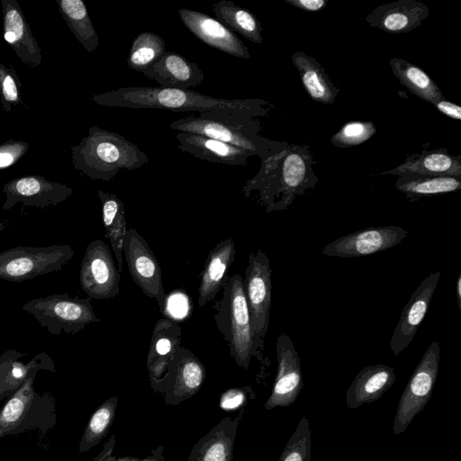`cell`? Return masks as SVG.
Masks as SVG:
<instances>
[{
  "label": "cell",
  "mask_w": 461,
  "mask_h": 461,
  "mask_svg": "<svg viewBox=\"0 0 461 461\" xmlns=\"http://www.w3.org/2000/svg\"><path fill=\"white\" fill-rule=\"evenodd\" d=\"M27 353L18 351L16 349H8L0 355V401L1 398V388L5 377L6 376L13 362L21 359L25 357Z\"/></svg>",
  "instance_id": "cell-42"
},
{
  "label": "cell",
  "mask_w": 461,
  "mask_h": 461,
  "mask_svg": "<svg viewBox=\"0 0 461 461\" xmlns=\"http://www.w3.org/2000/svg\"><path fill=\"white\" fill-rule=\"evenodd\" d=\"M395 77L413 95L435 104L443 95L434 80L420 67L400 58L389 61Z\"/></svg>",
  "instance_id": "cell-29"
},
{
  "label": "cell",
  "mask_w": 461,
  "mask_h": 461,
  "mask_svg": "<svg viewBox=\"0 0 461 461\" xmlns=\"http://www.w3.org/2000/svg\"><path fill=\"white\" fill-rule=\"evenodd\" d=\"M177 149L195 158L228 166H245L254 154L243 149L205 136L178 132Z\"/></svg>",
  "instance_id": "cell-24"
},
{
  "label": "cell",
  "mask_w": 461,
  "mask_h": 461,
  "mask_svg": "<svg viewBox=\"0 0 461 461\" xmlns=\"http://www.w3.org/2000/svg\"><path fill=\"white\" fill-rule=\"evenodd\" d=\"M212 10L216 19L234 33H240L256 44L263 42L261 23L249 10L230 0H221L213 4Z\"/></svg>",
  "instance_id": "cell-28"
},
{
  "label": "cell",
  "mask_w": 461,
  "mask_h": 461,
  "mask_svg": "<svg viewBox=\"0 0 461 461\" xmlns=\"http://www.w3.org/2000/svg\"><path fill=\"white\" fill-rule=\"evenodd\" d=\"M3 5L5 32H11L14 35L13 44L14 50L25 62L39 66L41 63L40 50L23 19V14L10 2L3 1Z\"/></svg>",
  "instance_id": "cell-31"
},
{
  "label": "cell",
  "mask_w": 461,
  "mask_h": 461,
  "mask_svg": "<svg viewBox=\"0 0 461 461\" xmlns=\"http://www.w3.org/2000/svg\"><path fill=\"white\" fill-rule=\"evenodd\" d=\"M396 382L394 369L384 364L367 366L355 376L346 391V406L357 409L380 399Z\"/></svg>",
  "instance_id": "cell-22"
},
{
  "label": "cell",
  "mask_w": 461,
  "mask_h": 461,
  "mask_svg": "<svg viewBox=\"0 0 461 461\" xmlns=\"http://www.w3.org/2000/svg\"><path fill=\"white\" fill-rule=\"evenodd\" d=\"M60 9L77 39L87 51H94L97 48L99 41L84 2L62 0Z\"/></svg>",
  "instance_id": "cell-32"
},
{
  "label": "cell",
  "mask_w": 461,
  "mask_h": 461,
  "mask_svg": "<svg viewBox=\"0 0 461 461\" xmlns=\"http://www.w3.org/2000/svg\"><path fill=\"white\" fill-rule=\"evenodd\" d=\"M287 4L306 12H319L322 10L327 0H285Z\"/></svg>",
  "instance_id": "cell-45"
},
{
  "label": "cell",
  "mask_w": 461,
  "mask_h": 461,
  "mask_svg": "<svg viewBox=\"0 0 461 461\" xmlns=\"http://www.w3.org/2000/svg\"><path fill=\"white\" fill-rule=\"evenodd\" d=\"M76 168L94 180L110 181L122 169L133 170L149 162V157L124 136L96 126L74 148Z\"/></svg>",
  "instance_id": "cell-2"
},
{
  "label": "cell",
  "mask_w": 461,
  "mask_h": 461,
  "mask_svg": "<svg viewBox=\"0 0 461 461\" xmlns=\"http://www.w3.org/2000/svg\"><path fill=\"white\" fill-rule=\"evenodd\" d=\"M143 75L164 88L191 89L204 80V74L196 63L175 51H166Z\"/></svg>",
  "instance_id": "cell-20"
},
{
  "label": "cell",
  "mask_w": 461,
  "mask_h": 461,
  "mask_svg": "<svg viewBox=\"0 0 461 461\" xmlns=\"http://www.w3.org/2000/svg\"><path fill=\"white\" fill-rule=\"evenodd\" d=\"M292 61L299 72L304 89L313 101L334 103L339 89L315 59L303 51H296L292 56Z\"/></svg>",
  "instance_id": "cell-26"
},
{
  "label": "cell",
  "mask_w": 461,
  "mask_h": 461,
  "mask_svg": "<svg viewBox=\"0 0 461 461\" xmlns=\"http://www.w3.org/2000/svg\"><path fill=\"white\" fill-rule=\"evenodd\" d=\"M221 290V297L213 305V319L228 345L231 358L240 367L247 370L251 358L258 357L244 294L243 277L239 274L229 276Z\"/></svg>",
  "instance_id": "cell-4"
},
{
  "label": "cell",
  "mask_w": 461,
  "mask_h": 461,
  "mask_svg": "<svg viewBox=\"0 0 461 461\" xmlns=\"http://www.w3.org/2000/svg\"><path fill=\"white\" fill-rule=\"evenodd\" d=\"M122 254L134 283L146 296L156 300L162 312L167 296L162 271L147 241L134 228L127 230Z\"/></svg>",
  "instance_id": "cell-11"
},
{
  "label": "cell",
  "mask_w": 461,
  "mask_h": 461,
  "mask_svg": "<svg viewBox=\"0 0 461 461\" xmlns=\"http://www.w3.org/2000/svg\"><path fill=\"white\" fill-rule=\"evenodd\" d=\"M190 312V303L187 295L182 291H173L168 296H166L165 306L162 313L166 318L176 321L185 318Z\"/></svg>",
  "instance_id": "cell-38"
},
{
  "label": "cell",
  "mask_w": 461,
  "mask_h": 461,
  "mask_svg": "<svg viewBox=\"0 0 461 461\" xmlns=\"http://www.w3.org/2000/svg\"><path fill=\"white\" fill-rule=\"evenodd\" d=\"M236 247L231 238L220 241L207 256L198 285L200 308L212 301L227 280V274L235 259Z\"/></svg>",
  "instance_id": "cell-23"
},
{
  "label": "cell",
  "mask_w": 461,
  "mask_h": 461,
  "mask_svg": "<svg viewBox=\"0 0 461 461\" xmlns=\"http://www.w3.org/2000/svg\"><path fill=\"white\" fill-rule=\"evenodd\" d=\"M251 397H254V393L250 386L230 388L221 394L220 406L227 411L236 410L246 403L247 400Z\"/></svg>",
  "instance_id": "cell-39"
},
{
  "label": "cell",
  "mask_w": 461,
  "mask_h": 461,
  "mask_svg": "<svg viewBox=\"0 0 461 461\" xmlns=\"http://www.w3.org/2000/svg\"><path fill=\"white\" fill-rule=\"evenodd\" d=\"M92 100L99 105L119 108L231 113L253 117L267 113V103L261 99L215 98L192 89L161 86H123L95 95Z\"/></svg>",
  "instance_id": "cell-1"
},
{
  "label": "cell",
  "mask_w": 461,
  "mask_h": 461,
  "mask_svg": "<svg viewBox=\"0 0 461 461\" xmlns=\"http://www.w3.org/2000/svg\"><path fill=\"white\" fill-rule=\"evenodd\" d=\"M33 368L21 387L8 398L0 411V438L31 429L47 431L57 423L55 398L34 388L37 373Z\"/></svg>",
  "instance_id": "cell-5"
},
{
  "label": "cell",
  "mask_w": 461,
  "mask_h": 461,
  "mask_svg": "<svg viewBox=\"0 0 461 461\" xmlns=\"http://www.w3.org/2000/svg\"><path fill=\"white\" fill-rule=\"evenodd\" d=\"M376 132L371 122H349L330 138V142L339 148L362 144Z\"/></svg>",
  "instance_id": "cell-37"
},
{
  "label": "cell",
  "mask_w": 461,
  "mask_h": 461,
  "mask_svg": "<svg viewBox=\"0 0 461 461\" xmlns=\"http://www.w3.org/2000/svg\"><path fill=\"white\" fill-rule=\"evenodd\" d=\"M456 295L458 308L461 311V272H459L456 282Z\"/></svg>",
  "instance_id": "cell-47"
},
{
  "label": "cell",
  "mask_w": 461,
  "mask_h": 461,
  "mask_svg": "<svg viewBox=\"0 0 461 461\" xmlns=\"http://www.w3.org/2000/svg\"><path fill=\"white\" fill-rule=\"evenodd\" d=\"M382 174H417L434 176H461V158L447 149H434L413 154L397 167Z\"/></svg>",
  "instance_id": "cell-25"
},
{
  "label": "cell",
  "mask_w": 461,
  "mask_h": 461,
  "mask_svg": "<svg viewBox=\"0 0 461 461\" xmlns=\"http://www.w3.org/2000/svg\"><path fill=\"white\" fill-rule=\"evenodd\" d=\"M440 345L432 341L412 372L399 400L393 418V433H403L431 398L438 375Z\"/></svg>",
  "instance_id": "cell-9"
},
{
  "label": "cell",
  "mask_w": 461,
  "mask_h": 461,
  "mask_svg": "<svg viewBox=\"0 0 461 461\" xmlns=\"http://www.w3.org/2000/svg\"><path fill=\"white\" fill-rule=\"evenodd\" d=\"M118 398L112 396L104 402L89 419L78 445V452L84 454L98 445L110 430L114 420Z\"/></svg>",
  "instance_id": "cell-33"
},
{
  "label": "cell",
  "mask_w": 461,
  "mask_h": 461,
  "mask_svg": "<svg viewBox=\"0 0 461 461\" xmlns=\"http://www.w3.org/2000/svg\"><path fill=\"white\" fill-rule=\"evenodd\" d=\"M115 440L114 436L105 443L103 449L100 451L98 456H96L93 461H138V458L133 457H114L112 453L114 448Z\"/></svg>",
  "instance_id": "cell-43"
},
{
  "label": "cell",
  "mask_w": 461,
  "mask_h": 461,
  "mask_svg": "<svg viewBox=\"0 0 461 461\" xmlns=\"http://www.w3.org/2000/svg\"><path fill=\"white\" fill-rule=\"evenodd\" d=\"M97 194L102 203V220L105 230L104 236L110 241L119 267L118 270L122 272L123 243L127 232L124 204L114 194L97 190Z\"/></svg>",
  "instance_id": "cell-27"
},
{
  "label": "cell",
  "mask_w": 461,
  "mask_h": 461,
  "mask_svg": "<svg viewBox=\"0 0 461 461\" xmlns=\"http://www.w3.org/2000/svg\"><path fill=\"white\" fill-rule=\"evenodd\" d=\"M23 144L18 143L12 145L0 146V167H5L12 165L23 153Z\"/></svg>",
  "instance_id": "cell-41"
},
{
  "label": "cell",
  "mask_w": 461,
  "mask_h": 461,
  "mask_svg": "<svg viewBox=\"0 0 461 461\" xmlns=\"http://www.w3.org/2000/svg\"><path fill=\"white\" fill-rule=\"evenodd\" d=\"M169 128L179 132L205 136L243 149L261 158L272 151L270 140L258 135L259 121L242 113H199L169 123Z\"/></svg>",
  "instance_id": "cell-3"
},
{
  "label": "cell",
  "mask_w": 461,
  "mask_h": 461,
  "mask_svg": "<svg viewBox=\"0 0 461 461\" xmlns=\"http://www.w3.org/2000/svg\"><path fill=\"white\" fill-rule=\"evenodd\" d=\"M89 298L68 294L32 299L22 309L31 313L52 335L76 334L92 322H99Z\"/></svg>",
  "instance_id": "cell-6"
},
{
  "label": "cell",
  "mask_w": 461,
  "mask_h": 461,
  "mask_svg": "<svg viewBox=\"0 0 461 461\" xmlns=\"http://www.w3.org/2000/svg\"><path fill=\"white\" fill-rule=\"evenodd\" d=\"M6 200L4 210L22 203L26 206L46 207L65 201L73 190L67 185L48 182L38 176H27L13 180L4 187Z\"/></svg>",
  "instance_id": "cell-17"
},
{
  "label": "cell",
  "mask_w": 461,
  "mask_h": 461,
  "mask_svg": "<svg viewBox=\"0 0 461 461\" xmlns=\"http://www.w3.org/2000/svg\"><path fill=\"white\" fill-rule=\"evenodd\" d=\"M37 366L50 372L56 371L52 358L45 352L39 353L27 364H23L19 360L13 362L2 384V400L11 397L21 387L31 371Z\"/></svg>",
  "instance_id": "cell-35"
},
{
  "label": "cell",
  "mask_w": 461,
  "mask_h": 461,
  "mask_svg": "<svg viewBox=\"0 0 461 461\" xmlns=\"http://www.w3.org/2000/svg\"><path fill=\"white\" fill-rule=\"evenodd\" d=\"M408 231L401 226L371 227L339 237L322 248V254L337 258L368 256L401 243Z\"/></svg>",
  "instance_id": "cell-13"
},
{
  "label": "cell",
  "mask_w": 461,
  "mask_h": 461,
  "mask_svg": "<svg viewBox=\"0 0 461 461\" xmlns=\"http://www.w3.org/2000/svg\"><path fill=\"white\" fill-rule=\"evenodd\" d=\"M244 294L249 312L258 357L264 349L272 302V270L267 255L258 249L250 252L243 277Z\"/></svg>",
  "instance_id": "cell-8"
},
{
  "label": "cell",
  "mask_w": 461,
  "mask_h": 461,
  "mask_svg": "<svg viewBox=\"0 0 461 461\" xmlns=\"http://www.w3.org/2000/svg\"><path fill=\"white\" fill-rule=\"evenodd\" d=\"M399 176L395 187L411 201L461 189L460 176H434L417 174H402Z\"/></svg>",
  "instance_id": "cell-30"
},
{
  "label": "cell",
  "mask_w": 461,
  "mask_h": 461,
  "mask_svg": "<svg viewBox=\"0 0 461 461\" xmlns=\"http://www.w3.org/2000/svg\"><path fill=\"white\" fill-rule=\"evenodd\" d=\"M121 275L105 241L95 240L86 248L79 285L89 299L108 300L120 293Z\"/></svg>",
  "instance_id": "cell-10"
},
{
  "label": "cell",
  "mask_w": 461,
  "mask_h": 461,
  "mask_svg": "<svg viewBox=\"0 0 461 461\" xmlns=\"http://www.w3.org/2000/svg\"><path fill=\"white\" fill-rule=\"evenodd\" d=\"M185 26L206 45L228 55L249 59V49L241 40L217 19L187 8L177 10Z\"/></svg>",
  "instance_id": "cell-16"
},
{
  "label": "cell",
  "mask_w": 461,
  "mask_h": 461,
  "mask_svg": "<svg viewBox=\"0 0 461 461\" xmlns=\"http://www.w3.org/2000/svg\"><path fill=\"white\" fill-rule=\"evenodd\" d=\"M440 275V270L430 273L416 288L403 307L390 339V348L394 356H399L412 341L426 316Z\"/></svg>",
  "instance_id": "cell-15"
},
{
  "label": "cell",
  "mask_w": 461,
  "mask_h": 461,
  "mask_svg": "<svg viewBox=\"0 0 461 461\" xmlns=\"http://www.w3.org/2000/svg\"><path fill=\"white\" fill-rule=\"evenodd\" d=\"M429 12V7L420 1L398 0L375 7L366 21L385 32L405 33L418 28Z\"/></svg>",
  "instance_id": "cell-19"
},
{
  "label": "cell",
  "mask_w": 461,
  "mask_h": 461,
  "mask_svg": "<svg viewBox=\"0 0 461 461\" xmlns=\"http://www.w3.org/2000/svg\"><path fill=\"white\" fill-rule=\"evenodd\" d=\"M243 412L225 417L193 447L187 461H234V445Z\"/></svg>",
  "instance_id": "cell-21"
},
{
  "label": "cell",
  "mask_w": 461,
  "mask_h": 461,
  "mask_svg": "<svg viewBox=\"0 0 461 461\" xmlns=\"http://www.w3.org/2000/svg\"><path fill=\"white\" fill-rule=\"evenodd\" d=\"M138 461H165L164 458V447L158 446L156 449H153L148 456L138 459Z\"/></svg>",
  "instance_id": "cell-46"
},
{
  "label": "cell",
  "mask_w": 461,
  "mask_h": 461,
  "mask_svg": "<svg viewBox=\"0 0 461 461\" xmlns=\"http://www.w3.org/2000/svg\"><path fill=\"white\" fill-rule=\"evenodd\" d=\"M181 336V328L174 320L163 317L157 321L147 355V368L153 390L166 375L170 361L180 348Z\"/></svg>",
  "instance_id": "cell-18"
},
{
  "label": "cell",
  "mask_w": 461,
  "mask_h": 461,
  "mask_svg": "<svg viewBox=\"0 0 461 461\" xmlns=\"http://www.w3.org/2000/svg\"><path fill=\"white\" fill-rule=\"evenodd\" d=\"M74 257L68 244L19 246L0 252V279L22 282L59 271Z\"/></svg>",
  "instance_id": "cell-7"
},
{
  "label": "cell",
  "mask_w": 461,
  "mask_h": 461,
  "mask_svg": "<svg viewBox=\"0 0 461 461\" xmlns=\"http://www.w3.org/2000/svg\"><path fill=\"white\" fill-rule=\"evenodd\" d=\"M205 377V368L200 359L190 349L180 347L154 391L164 396L167 404L177 405L194 396Z\"/></svg>",
  "instance_id": "cell-12"
},
{
  "label": "cell",
  "mask_w": 461,
  "mask_h": 461,
  "mask_svg": "<svg viewBox=\"0 0 461 461\" xmlns=\"http://www.w3.org/2000/svg\"><path fill=\"white\" fill-rule=\"evenodd\" d=\"M0 91L5 101L10 103L18 101V92L14 80L2 65H0Z\"/></svg>",
  "instance_id": "cell-40"
},
{
  "label": "cell",
  "mask_w": 461,
  "mask_h": 461,
  "mask_svg": "<svg viewBox=\"0 0 461 461\" xmlns=\"http://www.w3.org/2000/svg\"><path fill=\"white\" fill-rule=\"evenodd\" d=\"M308 419L303 416L288 439L278 461H311L312 438Z\"/></svg>",
  "instance_id": "cell-36"
},
{
  "label": "cell",
  "mask_w": 461,
  "mask_h": 461,
  "mask_svg": "<svg viewBox=\"0 0 461 461\" xmlns=\"http://www.w3.org/2000/svg\"><path fill=\"white\" fill-rule=\"evenodd\" d=\"M434 105L446 116L457 121L461 120V107L459 105L446 100L444 97L438 100Z\"/></svg>",
  "instance_id": "cell-44"
},
{
  "label": "cell",
  "mask_w": 461,
  "mask_h": 461,
  "mask_svg": "<svg viewBox=\"0 0 461 461\" xmlns=\"http://www.w3.org/2000/svg\"><path fill=\"white\" fill-rule=\"evenodd\" d=\"M165 52L166 43L161 36L150 32H140L131 45L127 64L143 74Z\"/></svg>",
  "instance_id": "cell-34"
},
{
  "label": "cell",
  "mask_w": 461,
  "mask_h": 461,
  "mask_svg": "<svg viewBox=\"0 0 461 461\" xmlns=\"http://www.w3.org/2000/svg\"><path fill=\"white\" fill-rule=\"evenodd\" d=\"M277 371L265 409L287 407L297 399L303 387L301 360L289 335L281 332L276 345Z\"/></svg>",
  "instance_id": "cell-14"
}]
</instances>
